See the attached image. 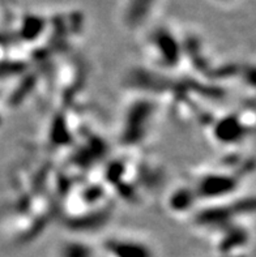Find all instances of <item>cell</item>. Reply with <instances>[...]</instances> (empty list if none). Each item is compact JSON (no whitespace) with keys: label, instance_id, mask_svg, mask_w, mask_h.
Segmentation results:
<instances>
[{"label":"cell","instance_id":"6da1fadb","mask_svg":"<svg viewBox=\"0 0 256 257\" xmlns=\"http://www.w3.org/2000/svg\"><path fill=\"white\" fill-rule=\"evenodd\" d=\"M107 257H156L154 249L146 241L132 236H113L104 243Z\"/></svg>","mask_w":256,"mask_h":257},{"label":"cell","instance_id":"7a4b0ae2","mask_svg":"<svg viewBox=\"0 0 256 257\" xmlns=\"http://www.w3.org/2000/svg\"><path fill=\"white\" fill-rule=\"evenodd\" d=\"M237 188V180L225 174H211L203 176L199 182L198 195L207 199H218L231 193Z\"/></svg>","mask_w":256,"mask_h":257},{"label":"cell","instance_id":"3957f363","mask_svg":"<svg viewBox=\"0 0 256 257\" xmlns=\"http://www.w3.org/2000/svg\"><path fill=\"white\" fill-rule=\"evenodd\" d=\"M59 257H94V249L81 240H68L60 245Z\"/></svg>","mask_w":256,"mask_h":257}]
</instances>
